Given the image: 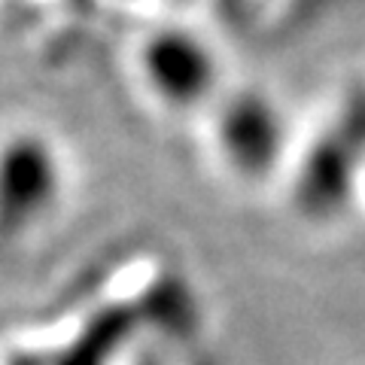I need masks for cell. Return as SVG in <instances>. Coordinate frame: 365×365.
Masks as SVG:
<instances>
[{
    "mask_svg": "<svg viewBox=\"0 0 365 365\" xmlns=\"http://www.w3.org/2000/svg\"><path fill=\"white\" fill-rule=\"evenodd\" d=\"M140 71L153 95L174 110L201 104L216 83V58L195 34L168 28L153 34L140 49Z\"/></svg>",
    "mask_w": 365,
    "mask_h": 365,
    "instance_id": "cell-1",
    "label": "cell"
},
{
    "mask_svg": "<svg viewBox=\"0 0 365 365\" xmlns=\"http://www.w3.org/2000/svg\"><path fill=\"white\" fill-rule=\"evenodd\" d=\"M58 165L37 137H16L0 150V222L21 225L55 198Z\"/></svg>",
    "mask_w": 365,
    "mask_h": 365,
    "instance_id": "cell-2",
    "label": "cell"
},
{
    "mask_svg": "<svg viewBox=\"0 0 365 365\" xmlns=\"http://www.w3.org/2000/svg\"><path fill=\"white\" fill-rule=\"evenodd\" d=\"M220 140L225 158L244 177H262L280 153V116L259 95H241L222 116Z\"/></svg>",
    "mask_w": 365,
    "mask_h": 365,
    "instance_id": "cell-3",
    "label": "cell"
},
{
    "mask_svg": "<svg viewBox=\"0 0 365 365\" xmlns=\"http://www.w3.org/2000/svg\"><path fill=\"white\" fill-rule=\"evenodd\" d=\"M128 314H107L101 317L95 326L86 329L79 335L76 347H71V353L58 362V365H104L107 362V353L113 347V341H119V326L125 323Z\"/></svg>",
    "mask_w": 365,
    "mask_h": 365,
    "instance_id": "cell-4",
    "label": "cell"
}]
</instances>
